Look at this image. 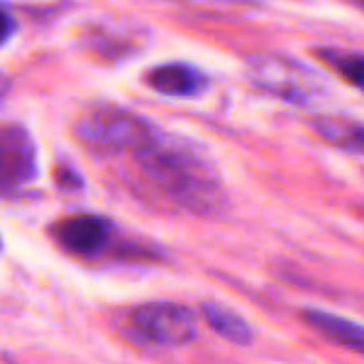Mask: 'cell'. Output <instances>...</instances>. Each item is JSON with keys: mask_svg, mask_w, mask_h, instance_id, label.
<instances>
[{"mask_svg": "<svg viewBox=\"0 0 364 364\" xmlns=\"http://www.w3.org/2000/svg\"><path fill=\"white\" fill-rule=\"evenodd\" d=\"M134 156L149 183L177 207L198 215H215L226 209L220 173L196 145L160 132Z\"/></svg>", "mask_w": 364, "mask_h": 364, "instance_id": "cell-1", "label": "cell"}, {"mask_svg": "<svg viewBox=\"0 0 364 364\" xmlns=\"http://www.w3.org/2000/svg\"><path fill=\"white\" fill-rule=\"evenodd\" d=\"M75 130L83 143L105 151H139L160 134L149 119L119 107H98L85 113Z\"/></svg>", "mask_w": 364, "mask_h": 364, "instance_id": "cell-2", "label": "cell"}, {"mask_svg": "<svg viewBox=\"0 0 364 364\" xmlns=\"http://www.w3.org/2000/svg\"><path fill=\"white\" fill-rule=\"evenodd\" d=\"M250 81L292 105H309L322 92V79L305 68V64L275 53H258L247 58Z\"/></svg>", "mask_w": 364, "mask_h": 364, "instance_id": "cell-3", "label": "cell"}, {"mask_svg": "<svg viewBox=\"0 0 364 364\" xmlns=\"http://www.w3.org/2000/svg\"><path fill=\"white\" fill-rule=\"evenodd\" d=\"M130 331L143 343L179 348L196 339V314L179 303H145L130 314Z\"/></svg>", "mask_w": 364, "mask_h": 364, "instance_id": "cell-4", "label": "cell"}, {"mask_svg": "<svg viewBox=\"0 0 364 364\" xmlns=\"http://www.w3.org/2000/svg\"><path fill=\"white\" fill-rule=\"evenodd\" d=\"M111 226L107 220L90 213L66 218L55 226L58 241L75 254H96L109 241Z\"/></svg>", "mask_w": 364, "mask_h": 364, "instance_id": "cell-5", "label": "cell"}, {"mask_svg": "<svg viewBox=\"0 0 364 364\" xmlns=\"http://www.w3.org/2000/svg\"><path fill=\"white\" fill-rule=\"evenodd\" d=\"M147 85L164 96L188 98V96L203 94L209 87V77L192 64L171 62V64L156 66L147 75Z\"/></svg>", "mask_w": 364, "mask_h": 364, "instance_id": "cell-6", "label": "cell"}, {"mask_svg": "<svg viewBox=\"0 0 364 364\" xmlns=\"http://www.w3.org/2000/svg\"><path fill=\"white\" fill-rule=\"evenodd\" d=\"M301 318L303 322L316 331L320 337H324L326 341L343 348V350H350V352H356V354H363L364 356V326L354 322V320H348V318H341L337 314H331V311H322V309H303L301 311Z\"/></svg>", "mask_w": 364, "mask_h": 364, "instance_id": "cell-7", "label": "cell"}, {"mask_svg": "<svg viewBox=\"0 0 364 364\" xmlns=\"http://www.w3.org/2000/svg\"><path fill=\"white\" fill-rule=\"evenodd\" d=\"M203 318L207 320V324L213 328L215 335H220L222 339L245 348L254 343V328L247 320H243L239 314H235L232 309L220 305V303H203Z\"/></svg>", "mask_w": 364, "mask_h": 364, "instance_id": "cell-8", "label": "cell"}, {"mask_svg": "<svg viewBox=\"0 0 364 364\" xmlns=\"http://www.w3.org/2000/svg\"><path fill=\"white\" fill-rule=\"evenodd\" d=\"M314 128L331 145L364 156V124L337 117H322L314 122Z\"/></svg>", "mask_w": 364, "mask_h": 364, "instance_id": "cell-9", "label": "cell"}, {"mask_svg": "<svg viewBox=\"0 0 364 364\" xmlns=\"http://www.w3.org/2000/svg\"><path fill=\"white\" fill-rule=\"evenodd\" d=\"M318 55L328 62L341 79H346L350 85L364 92V55L360 53H341L335 49H318Z\"/></svg>", "mask_w": 364, "mask_h": 364, "instance_id": "cell-10", "label": "cell"}, {"mask_svg": "<svg viewBox=\"0 0 364 364\" xmlns=\"http://www.w3.org/2000/svg\"><path fill=\"white\" fill-rule=\"evenodd\" d=\"M13 28H15V23H13L11 15L0 9V45H4L13 36Z\"/></svg>", "mask_w": 364, "mask_h": 364, "instance_id": "cell-11", "label": "cell"}, {"mask_svg": "<svg viewBox=\"0 0 364 364\" xmlns=\"http://www.w3.org/2000/svg\"><path fill=\"white\" fill-rule=\"evenodd\" d=\"M196 4H247L252 0H190Z\"/></svg>", "mask_w": 364, "mask_h": 364, "instance_id": "cell-12", "label": "cell"}, {"mask_svg": "<svg viewBox=\"0 0 364 364\" xmlns=\"http://www.w3.org/2000/svg\"><path fill=\"white\" fill-rule=\"evenodd\" d=\"M0 94H2V90H0Z\"/></svg>", "mask_w": 364, "mask_h": 364, "instance_id": "cell-13", "label": "cell"}]
</instances>
